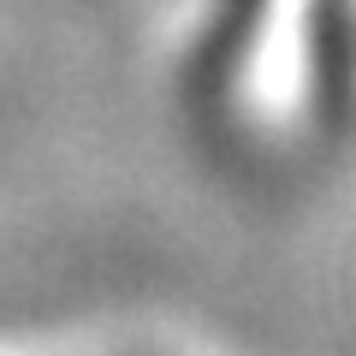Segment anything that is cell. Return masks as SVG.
<instances>
[{"label":"cell","mask_w":356,"mask_h":356,"mask_svg":"<svg viewBox=\"0 0 356 356\" xmlns=\"http://www.w3.org/2000/svg\"><path fill=\"white\" fill-rule=\"evenodd\" d=\"M267 0H214V18L202 30V60H196V83L214 95L238 77V60L250 54V30L261 24Z\"/></svg>","instance_id":"1"}]
</instances>
